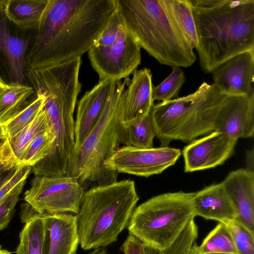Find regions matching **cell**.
<instances>
[{"instance_id": "cell-1", "label": "cell", "mask_w": 254, "mask_h": 254, "mask_svg": "<svg viewBox=\"0 0 254 254\" xmlns=\"http://www.w3.org/2000/svg\"><path fill=\"white\" fill-rule=\"evenodd\" d=\"M116 8V0H49L26 59L28 69L81 58Z\"/></svg>"}, {"instance_id": "cell-2", "label": "cell", "mask_w": 254, "mask_h": 254, "mask_svg": "<svg viewBox=\"0 0 254 254\" xmlns=\"http://www.w3.org/2000/svg\"><path fill=\"white\" fill-rule=\"evenodd\" d=\"M201 69L212 73L222 63L254 50V0H190Z\"/></svg>"}, {"instance_id": "cell-3", "label": "cell", "mask_w": 254, "mask_h": 254, "mask_svg": "<svg viewBox=\"0 0 254 254\" xmlns=\"http://www.w3.org/2000/svg\"><path fill=\"white\" fill-rule=\"evenodd\" d=\"M36 94L44 98L52 144L48 155L32 167L35 176L65 175L75 147L73 113L81 84L68 74L47 73L34 81Z\"/></svg>"}, {"instance_id": "cell-4", "label": "cell", "mask_w": 254, "mask_h": 254, "mask_svg": "<svg viewBox=\"0 0 254 254\" xmlns=\"http://www.w3.org/2000/svg\"><path fill=\"white\" fill-rule=\"evenodd\" d=\"M138 200L135 183L129 179L84 191L75 215L81 248L94 250L116 242Z\"/></svg>"}, {"instance_id": "cell-5", "label": "cell", "mask_w": 254, "mask_h": 254, "mask_svg": "<svg viewBox=\"0 0 254 254\" xmlns=\"http://www.w3.org/2000/svg\"><path fill=\"white\" fill-rule=\"evenodd\" d=\"M125 81H113L104 108L97 122L80 146L74 150L65 176L81 184L93 182L103 186L117 181L118 173L108 170L105 162L123 144L122 114Z\"/></svg>"}, {"instance_id": "cell-6", "label": "cell", "mask_w": 254, "mask_h": 254, "mask_svg": "<svg viewBox=\"0 0 254 254\" xmlns=\"http://www.w3.org/2000/svg\"><path fill=\"white\" fill-rule=\"evenodd\" d=\"M127 29L140 48L160 64L188 67L195 62L193 49L170 21L160 0H116Z\"/></svg>"}, {"instance_id": "cell-7", "label": "cell", "mask_w": 254, "mask_h": 254, "mask_svg": "<svg viewBox=\"0 0 254 254\" xmlns=\"http://www.w3.org/2000/svg\"><path fill=\"white\" fill-rule=\"evenodd\" d=\"M226 97L213 84L203 82L190 94L154 105L150 115L161 146L176 140L189 143L215 130Z\"/></svg>"}, {"instance_id": "cell-8", "label": "cell", "mask_w": 254, "mask_h": 254, "mask_svg": "<svg viewBox=\"0 0 254 254\" xmlns=\"http://www.w3.org/2000/svg\"><path fill=\"white\" fill-rule=\"evenodd\" d=\"M194 192L161 194L135 208L127 229L143 243L161 252L170 247L195 217Z\"/></svg>"}, {"instance_id": "cell-9", "label": "cell", "mask_w": 254, "mask_h": 254, "mask_svg": "<svg viewBox=\"0 0 254 254\" xmlns=\"http://www.w3.org/2000/svg\"><path fill=\"white\" fill-rule=\"evenodd\" d=\"M140 49L124 23L103 31L88 55L99 80L116 81L128 77L140 64Z\"/></svg>"}, {"instance_id": "cell-10", "label": "cell", "mask_w": 254, "mask_h": 254, "mask_svg": "<svg viewBox=\"0 0 254 254\" xmlns=\"http://www.w3.org/2000/svg\"><path fill=\"white\" fill-rule=\"evenodd\" d=\"M84 192L83 185L75 177L35 176L24 200L41 213L76 214Z\"/></svg>"}, {"instance_id": "cell-11", "label": "cell", "mask_w": 254, "mask_h": 254, "mask_svg": "<svg viewBox=\"0 0 254 254\" xmlns=\"http://www.w3.org/2000/svg\"><path fill=\"white\" fill-rule=\"evenodd\" d=\"M180 149L168 146L137 148L122 146L105 162L109 171L148 177L159 174L175 164Z\"/></svg>"}, {"instance_id": "cell-12", "label": "cell", "mask_w": 254, "mask_h": 254, "mask_svg": "<svg viewBox=\"0 0 254 254\" xmlns=\"http://www.w3.org/2000/svg\"><path fill=\"white\" fill-rule=\"evenodd\" d=\"M238 139L214 130L190 142L183 150L186 173L223 164L233 154Z\"/></svg>"}, {"instance_id": "cell-13", "label": "cell", "mask_w": 254, "mask_h": 254, "mask_svg": "<svg viewBox=\"0 0 254 254\" xmlns=\"http://www.w3.org/2000/svg\"><path fill=\"white\" fill-rule=\"evenodd\" d=\"M213 85L226 96L254 94V50L226 60L212 72Z\"/></svg>"}, {"instance_id": "cell-14", "label": "cell", "mask_w": 254, "mask_h": 254, "mask_svg": "<svg viewBox=\"0 0 254 254\" xmlns=\"http://www.w3.org/2000/svg\"><path fill=\"white\" fill-rule=\"evenodd\" d=\"M215 130L237 139L253 137L254 94L227 96L218 115Z\"/></svg>"}, {"instance_id": "cell-15", "label": "cell", "mask_w": 254, "mask_h": 254, "mask_svg": "<svg viewBox=\"0 0 254 254\" xmlns=\"http://www.w3.org/2000/svg\"><path fill=\"white\" fill-rule=\"evenodd\" d=\"M42 214L43 254H76L79 237L75 215L68 213Z\"/></svg>"}, {"instance_id": "cell-16", "label": "cell", "mask_w": 254, "mask_h": 254, "mask_svg": "<svg viewBox=\"0 0 254 254\" xmlns=\"http://www.w3.org/2000/svg\"><path fill=\"white\" fill-rule=\"evenodd\" d=\"M221 183L236 211L235 220L254 234V172L239 169Z\"/></svg>"}, {"instance_id": "cell-17", "label": "cell", "mask_w": 254, "mask_h": 254, "mask_svg": "<svg viewBox=\"0 0 254 254\" xmlns=\"http://www.w3.org/2000/svg\"><path fill=\"white\" fill-rule=\"evenodd\" d=\"M132 77L124 79L126 89L123 108L122 121L142 118L150 113L154 104L152 74L147 68L136 69Z\"/></svg>"}, {"instance_id": "cell-18", "label": "cell", "mask_w": 254, "mask_h": 254, "mask_svg": "<svg viewBox=\"0 0 254 254\" xmlns=\"http://www.w3.org/2000/svg\"><path fill=\"white\" fill-rule=\"evenodd\" d=\"M112 82L99 80L79 101L75 121L74 150L83 143L99 119L105 105Z\"/></svg>"}, {"instance_id": "cell-19", "label": "cell", "mask_w": 254, "mask_h": 254, "mask_svg": "<svg viewBox=\"0 0 254 254\" xmlns=\"http://www.w3.org/2000/svg\"><path fill=\"white\" fill-rule=\"evenodd\" d=\"M192 205L195 216L227 223L235 220L237 213L222 184H212L194 192Z\"/></svg>"}, {"instance_id": "cell-20", "label": "cell", "mask_w": 254, "mask_h": 254, "mask_svg": "<svg viewBox=\"0 0 254 254\" xmlns=\"http://www.w3.org/2000/svg\"><path fill=\"white\" fill-rule=\"evenodd\" d=\"M24 226L19 233L16 254H43L44 218L27 202L21 205L20 213Z\"/></svg>"}, {"instance_id": "cell-21", "label": "cell", "mask_w": 254, "mask_h": 254, "mask_svg": "<svg viewBox=\"0 0 254 254\" xmlns=\"http://www.w3.org/2000/svg\"><path fill=\"white\" fill-rule=\"evenodd\" d=\"M6 18L0 17V53L6 58L14 82L21 83L24 79V57L28 41L11 35Z\"/></svg>"}, {"instance_id": "cell-22", "label": "cell", "mask_w": 254, "mask_h": 254, "mask_svg": "<svg viewBox=\"0 0 254 254\" xmlns=\"http://www.w3.org/2000/svg\"><path fill=\"white\" fill-rule=\"evenodd\" d=\"M167 16L181 35L194 49L197 35L190 0H160Z\"/></svg>"}, {"instance_id": "cell-23", "label": "cell", "mask_w": 254, "mask_h": 254, "mask_svg": "<svg viewBox=\"0 0 254 254\" xmlns=\"http://www.w3.org/2000/svg\"><path fill=\"white\" fill-rule=\"evenodd\" d=\"M49 0H8L6 17L22 30L37 29Z\"/></svg>"}, {"instance_id": "cell-24", "label": "cell", "mask_w": 254, "mask_h": 254, "mask_svg": "<svg viewBox=\"0 0 254 254\" xmlns=\"http://www.w3.org/2000/svg\"><path fill=\"white\" fill-rule=\"evenodd\" d=\"M33 88L19 83L12 82L0 96V125L5 126L30 103L28 98L33 93Z\"/></svg>"}, {"instance_id": "cell-25", "label": "cell", "mask_w": 254, "mask_h": 254, "mask_svg": "<svg viewBox=\"0 0 254 254\" xmlns=\"http://www.w3.org/2000/svg\"><path fill=\"white\" fill-rule=\"evenodd\" d=\"M122 127L124 146L153 147L156 133L150 112L142 118L123 122Z\"/></svg>"}, {"instance_id": "cell-26", "label": "cell", "mask_w": 254, "mask_h": 254, "mask_svg": "<svg viewBox=\"0 0 254 254\" xmlns=\"http://www.w3.org/2000/svg\"><path fill=\"white\" fill-rule=\"evenodd\" d=\"M49 129L48 116L42 109L31 124L14 136L8 139L11 150L20 163H23L26 150L32 140L39 133Z\"/></svg>"}, {"instance_id": "cell-27", "label": "cell", "mask_w": 254, "mask_h": 254, "mask_svg": "<svg viewBox=\"0 0 254 254\" xmlns=\"http://www.w3.org/2000/svg\"><path fill=\"white\" fill-rule=\"evenodd\" d=\"M197 248L200 254H238L228 227L221 222L207 235Z\"/></svg>"}, {"instance_id": "cell-28", "label": "cell", "mask_w": 254, "mask_h": 254, "mask_svg": "<svg viewBox=\"0 0 254 254\" xmlns=\"http://www.w3.org/2000/svg\"><path fill=\"white\" fill-rule=\"evenodd\" d=\"M186 81V77L181 67L175 66L170 75L162 82L152 88L153 101L167 102L177 97Z\"/></svg>"}, {"instance_id": "cell-29", "label": "cell", "mask_w": 254, "mask_h": 254, "mask_svg": "<svg viewBox=\"0 0 254 254\" xmlns=\"http://www.w3.org/2000/svg\"><path fill=\"white\" fill-rule=\"evenodd\" d=\"M44 103L43 96L37 94L36 98L30 105L4 126L7 138L13 137L31 124L43 109Z\"/></svg>"}, {"instance_id": "cell-30", "label": "cell", "mask_w": 254, "mask_h": 254, "mask_svg": "<svg viewBox=\"0 0 254 254\" xmlns=\"http://www.w3.org/2000/svg\"><path fill=\"white\" fill-rule=\"evenodd\" d=\"M52 144L50 129L39 133L28 145L23 163L33 167L48 155Z\"/></svg>"}, {"instance_id": "cell-31", "label": "cell", "mask_w": 254, "mask_h": 254, "mask_svg": "<svg viewBox=\"0 0 254 254\" xmlns=\"http://www.w3.org/2000/svg\"><path fill=\"white\" fill-rule=\"evenodd\" d=\"M225 224L231 234L238 254H254V234L236 220Z\"/></svg>"}, {"instance_id": "cell-32", "label": "cell", "mask_w": 254, "mask_h": 254, "mask_svg": "<svg viewBox=\"0 0 254 254\" xmlns=\"http://www.w3.org/2000/svg\"><path fill=\"white\" fill-rule=\"evenodd\" d=\"M22 164L14 156L7 140L0 152V189L13 178Z\"/></svg>"}, {"instance_id": "cell-33", "label": "cell", "mask_w": 254, "mask_h": 254, "mask_svg": "<svg viewBox=\"0 0 254 254\" xmlns=\"http://www.w3.org/2000/svg\"><path fill=\"white\" fill-rule=\"evenodd\" d=\"M25 183V180L19 182L0 203V231L7 227L10 222Z\"/></svg>"}, {"instance_id": "cell-34", "label": "cell", "mask_w": 254, "mask_h": 254, "mask_svg": "<svg viewBox=\"0 0 254 254\" xmlns=\"http://www.w3.org/2000/svg\"><path fill=\"white\" fill-rule=\"evenodd\" d=\"M124 254H162V252L129 234L120 249Z\"/></svg>"}, {"instance_id": "cell-35", "label": "cell", "mask_w": 254, "mask_h": 254, "mask_svg": "<svg viewBox=\"0 0 254 254\" xmlns=\"http://www.w3.org/2000/svg\"><path fill=\"white\" fill-rule=\"evenodd\" d=\"M246 169L254 172V148L247 151L246 156Z\"/></svg>"}, {"instance_id": "cell-36", "label": "cell", "mask_w": 254, "mask_h": 254, "mask_svg": "<svg viewBox=\"0 0 254 254\" xmlns=\"http://www.w3.org/2000/svg\"><path fill=\"white\" fill-rule=\"evenodd\" d=\"M7 140L4 127L0 125V152Z\"/></svg>"}, {"instance_id": "cell-37", "label": "cell", "mask_w": 254, "mask_h": 254, "mask_svg": "<svg viewBox=\"0 0 254 254\" xmlns=\"http://www.w3.org/2000/svg\"><path fill=\"white\" fill-rule=\"evenodd\" d=\"M87 254H109L107 251L104 248H99L94 249Z\"/></svg>"}, {"instance_id": "cell-38", "label": "cell", "mask_w": 254, "mask_h": 254, "mask_svg": "<svg viewBox=\"0 0 254 254\" xmlns=\"http://www.w3.org/2000/svg\"><path fill=\"white\" fill-rule=\"evenodd\" d=\"M198 246L196 242H195L192 245L189 254H200L198 251Z\"/></svg>"}, {"instance_id": "cell-39", "label": "cell", "mask_w": 254, "mask_h": 254, "mask_svg": "<svg viewBox=\"0 0 254 254\" xmlns=\"http://www.w3.org/2000/svg\"><path fill=\"white\" fill-rule=\"evenodd\" d=\"M7 86V84H5L0 78V96L3 94Z\"/></svg>"}, {"instance_id": "cell-40", "label": "cell", "mask_w": 254, "mask_h": 254, "mask_svg": "<svg viewBox=\"0 0 254 254\" xmlns=\"http://www.w3.org/2000/svg\"><path fill=\"white\" fill-rule=\"evenodd\" d=\"M0 254H11V253L7 250L2 249L0 247Z\"/></svg>"}, {"instance_id": "cell-41", "label": "cell", "mask_w": 254, "mask_h": 254, "mask_svg": "<svg viewBox=\"0 0 254 254\" xmlns=\"http://www.w3.org/2000/svg\"></svg>"}]
</instances>
